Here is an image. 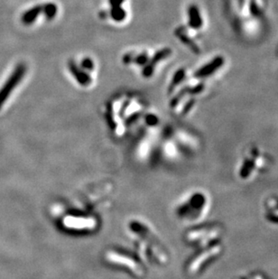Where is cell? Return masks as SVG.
I'll use <instances>...</instances> for the list:
<instances>
[{
  "label": "cell",
  "instance_id": "4",
  "mask_svg": "<svg viewBox=\"0 0 278 279\" xmlns=\"http://www.w3.org/2000/svg\"><path fill=\"white\" fill-rule=\"evenodd\" d=\"M170 54H171V50L169 49V48H165V49L161 50L159 52H157L155 54V56H154V58L152 59V61L146 66V68L144 70V72H143L144 76L145 77H150L153 74V72H154V68H155L156 63L158 62H161L162 60H164L165 58L168 57V56H170Z\"/></svg>",
  "mask_w": 278,
  "mask_h": 279
},
{
  "label": "cell",
  "instance_id": "1",
  "mask_svg": "<svg viewBox=\"0 0 278 279\" xmlns=\"http://www.w3.org/2000/svg\"><path fill=\"white\" fill-rule=\"evenodd\" d=\"M226 63V57L218 54L202 66H200L194 73L193 76L195 79L206 81L208 79H211L216 75L219 76L222 72L223 69L225 68Z\"/></svg>",
  "mask_w": 278,
  "mask_h": 279
},
{
  "label": "cell",
  "instance_id": "9",
  "mask_svg": "<svg viewBox=\"0 0 278 279\" xmlns=\"http://www.w3.org/2000/svg\"><path fill=\"white\" fill-rule=\"evenodd\" d=\"M112 19L117 22L122 21L126 18V12L121 8V6H112Z\"/></svg>",
  "mask_w": 278,
  "mask_h": 279
},
{
  "label": "cell",
  "instance_id": "3",
  "mask_svg": "<svg viewBox=\"0 0 278 279\" xmlns=\"http://www.w3.org/2000/svg\"><path fill=\"white\" fill-rule=\"evenodd\" d=\"M187 16H188V25L193 31H201L204 29L205 20L202 10L197 5L192 4L187 8Z\"/></svg>",
  "mask_w": 278,
  "mask_h": 279
},
{
  "label": "cell",
  "instance_id": "7",
  "mask_svg": "<svg viewBox=\"0 0 278 279\" xmlns=\"http://www.w3.org/2000/svg\"><path fill=\"white\" fill-rule=\"evenodd\" d=\"M58 12V8L56 6V4L54 3H47L43 6V13L44 16L46 17V19H54L56 17Z\"/></svg>",
  "mask_w": 278,
  "mask_h": 279
},
{
  "label": "cell",
  "instance_id": "8",
  "mask_svg": "<svg viewBox=\"0 0 278 279\" xmlns=\"http://www.w3.org/2000/svg\"><path fill=\"white\" fill-rule=\"evenodd\" d=\"M186 71L185 69H181V70H178L175 74L173 75V79L172 82H171V85H170V89H173V88L177 86L179 84L180 82L185 80V78Z\"/></svg>",
  "mask_w": 278,
  "mask_h": 279
},
{
  "label": "cell",
  "instance_id": "11",
  "mask_svg": "<svg viewBox=\"0 0 278 279\" xmlns=\"http://www.w3.org/2000/svg\"><path fill=\"white\" fill-rule=\"evenodd\" d=\"M134 61L136 62V64H144L145 62H148V56L146 54L138 55L136 56Z\"/></svg>",
  "mask_w": 278,
  "mask_h": 279
},
{
  "label": "cell",
  "instance_id": "5",
  "mask_svg": "<svg viewBox=\"0 0 278 279\" xmlns=\"http://www.w3.org/2000/svg\"><path fill=\"white\" fill-rule=\"evenodd\" d=\"M69 68L71 73L75 77V80L80 83V85L82 86H89V84L91 83V78L89 75L86 74V73L84 72V70H81L79 68L74 62H70L69 64Z\"/></svg>",
  "mask_w": 278,
  "mask_h": 279
},
{
  "label": "cell",
  "instance_id": "6",
  "mask_svg": "<svg viewBox=\"0 0 278 279\" xmlns=\"http://www.w3.org/2000/svg\"><path fill=\"white\" fill-rule=\"evenodd\" d=\"M43 13V6H36L28 9L25 14L22 16V22L25 25H31L36 19H37L39 15Z\"/></svg>",
  "mask_w": 278,
  "mask_h": 279
},
{
  "label": "cell",
  "instance_id": "10",
  "mask_svg": "<svg viewBox=\"0 0 278 279\" xmlns=\"http://www.w3.org/2000/svg\"><path fill=\"white\" fill-rule=\"evenodd\" d=\"M81 67L84 70H89L90 71V70H93L94 68V64H93V61L90 58H86L81 62Z\"/></svg>",
  "mask_w": 278,
  "mask_h": 279
},
{
  "label": "cell",
  "instance_id": "2",
  "mask_svg": "<svg viewBox=\"0 0 278 279\" xmlns=\"http://www.w3.org/2000/svg\"><path fill=\"white\" fill-rule=\"evenodd\" d=\"M26 73V66L21 63L14 70L12 74L9 76L7 81L5 82L4 86L0 89V110L5 104L6 99L11 95L14 89L17 87L24 78Z\"/></svg>",
  "mask_w": 278,
  "mask_h": 279
},
{
  "label": "cell",
  "instance_id": "12",
  "mask_svg": "<svg viewBox=\"0 0 278 279\" xmlns=\"http://www.w3.org/2000/svg\"><path fill=\"white\" fill-rule=\"evenodd\" d=\"M124 1L125 0H110V3L111 4L112 6H121Z\"/></svg>",
  "mask_w": 278,
  "mask_h": 279
}]
</instances>
